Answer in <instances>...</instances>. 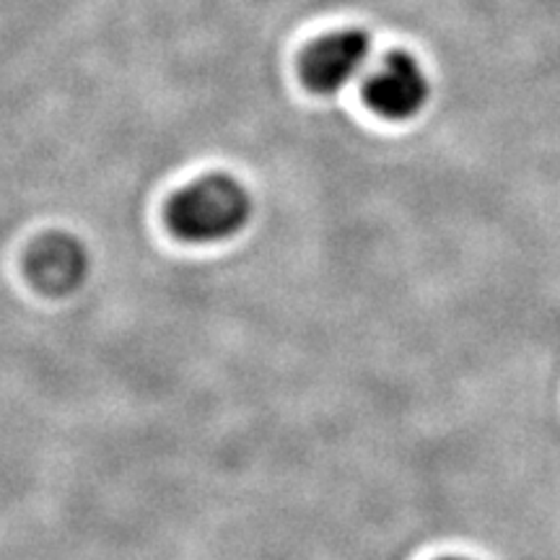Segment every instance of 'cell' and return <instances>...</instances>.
Returning a JSON list of instances; mask_svg holds the SVG:
<instances>
[{
  "label": "cell",
  "instance_id": "obj_1",
  "mask_svg": "<svg viewBox=\"0 0 560 560\" xmlns=\"http://www.w3.org/2000/svg\"><path fill=\"white\" fill-rule=\"evenodd\" d=\"M252 215V200L231 177H208L174 195L166 221L179 240L221 242L240 234Z\"/></svg>",
  "mask_w": 560,
  "mask_h": 560
},
{
  "label": "cell",
  "instance_id": "obj_2",
  "mask_svg": "<svg viewBox=\"0 0 560 560\" xmlns=\"http://www.w3.org/2000/svg\"><path fill=\"white\" fill-rule=\"evenodd\" d=\"M369 107L387 120H410L429 102L431 86L423 68L405 52L387 55L374 75L366 81Z\"/></svg>",
  "mask_w": 560,
  "mask_h": 560
},
{
  "label": "cell",
  "instance_id": "obj_3",
  "mask_svg": "<svg viewBox=\"0 0 560 560\" xmlns=\"http://www.w3.org/2000/svg\"><path fill=\"white\" fill-rule=\"evenodd\" d=\"M371 55L369 34L359 30L335 32L310 47L301 60V75L317 94H338L361 73Z\"/></svg>",
  "mask_w": 560,
  "mask_h": 560
},
{
  "label": "cell",
  "instance_id": "obj_4",
  "mask_svg": "<svg viewBox=\"0 0 560 560\" xmlns=\"http://www.w3.org/2000/svg\"><path fill=\"white\" fill-rule=\"evenodd\" d=\"M89 257L81 242L68 234H47L26 255V278L39 293L68 296L86 280Z\"/></svg>",
  "mask_w": 560,
  "mask_h": 560
},
{
  "label": "cell",
  "instance_id": "obj_5",
  "mask_svg": "<svg viewBox=\"0 0 560 560\" xmlns=\"http://www.w3.org/2000/svg\"><path fill=\"white\" fill-rule=\"evenodd\" d=\"M441 560H467V558H441Z\"/></svg>",
  "mask_w": 560,
  "mask_h": 560
}]
</instances>
